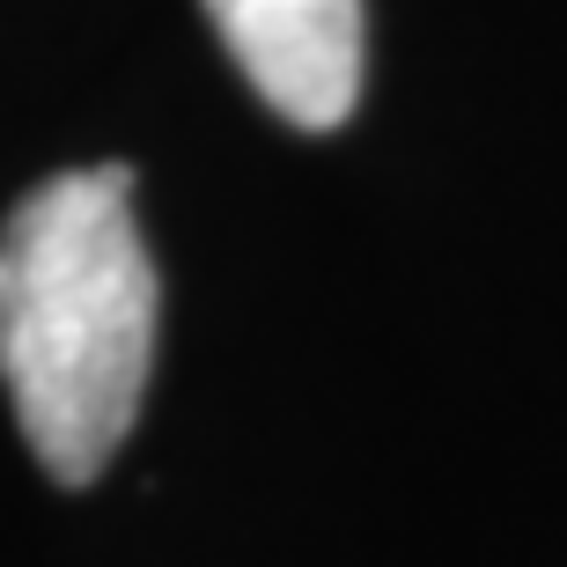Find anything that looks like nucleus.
I'll list each match as a JSON object with an SVG mask.
<instances>
[{"label":"nucleus","instance_id":"f257e3e1","mask_svg":"<svg viewBox=\"0 0 567 567\" xmlns=\"http://www.w3.org/2000/svg\"><path fill=\"white\" fill-rule=\"evenodd\" d=\"M155 361V266L133 229V163L60 169L0 221V383L60 486L118 457Z\"/></svg>","mask_w":567,"mask_h":567},{"label":"nucleus","instance_id":"f03ea898","mask_svg":"<svg viewBox=\"0 0 567 567\" xmlns=\"http://www.w3.org/2000/svg\"><path fill=\"white\" fill-rule=\"evenodd\" d=\"M244 82L302 133H332L361 96V0H207Z\"/></svg>","mask_w":567,"mask_h":567}]
</instances>
